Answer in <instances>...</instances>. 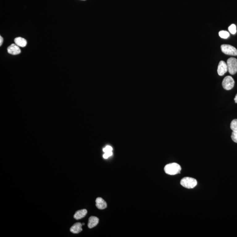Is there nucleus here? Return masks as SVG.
<instances>
[{"mask_svg":"<svg viewBox=\"0 0 237 237\" xmlns=\"http://www.w3.org/2000/svg\"><path fill=\"white\" fill-rule=\"evenodd\" d=\"M181 168L178 164L177 163H172L168 164L164 167V171L167 174L174 175L180 173Z\"/></svg>","mask_w":237,"mask_h":237,"instance_id":"nucleus-1","label":"nucleus"},{"mask_svg":"<svg viewBox=\"0 0 237 237\" xmlns=\"http://www.w3.org/2000/svg\"><path fill=\"white\" fill-rule=\"evenodd\" d=\"M181 185L184 188L188 189H192L195 188L197 185L196 179L192 177H185L182 179Z\"/></svg>","mask_w":237,"mask_h":237,"instance_id":"nucleus-2","label":"nucleus"},{"mask_svg":"<svg viewBox=\"0 0 237 237\" xmlns=\"http://www.w3.org/2000/svg\"><path fill=\"white\" fill-rule=\"evenodd\" d=\"M227 64L228 71L231 74L234 75L237 72V59L235 58H230L227 59Z\"/></svg>","mask_w":237,"mask_h":237,"instance_id":"nucleus-3","label":"nucleus"},{"mask_svg":"<svg viewBox=\"0 0 237 237\" xmlns=\"http://www.w3.org/2000/svg\"><path fill=\"white\" fill-rule=\"evenodd\" d=\"M221 49L223 53L226 55L237 56V49L232 46L229 44H223L221 46Z\"/></svg>","mask_w":237,"mask_h":237,"instance_id":"nucleus-4","label":"nucleus"},{"mask_svg":"<svg viewBox=\"0 0 237 237\" xmlns=\"http://www.w3.org/2000/svg\"><path fill=\"white\" fill-rule=\"evenodd\" d=\"M235 85V81L231 76H227L223 79L222 82V86L226 90H230L233 88Z\"/></svg>","mask_w":237,"mask_h":237,"instance_id":"nucleus-5","label":"nucleus"},{"mask_svg":"<svg viewBox=\"0 0 237 237\" xmlns=\"http://www.w3.org/2000/svg\"><path fill=\"white\" fill-rule=\"evenodd\" d=\"M227 71H228V68H227V63L223 61H220L217 68V73L218 75L220 76H222L227 72Z\"/></svg>","mask_w":237,"mask_h":237,"instance_id":"nucleus-6","label":"nucleus"},{"mask_svg":"<svg viewBox=\"0 0 237 237\" xmlns=\"http://www.w3.org/2000/svg\"><path fill=\"white\" fill-rule=\"evenodd\" d=\"M8 53L12 55H19L21 53V50L19 47L16 44H11L7 49Z\"/></svg>","mask_w":237,"mask_h":237,"instance_id":"nucleus-7","label":"nucleus"},{"mask_svg":"<svg viewBox=\"0 0 237 237\" xmlns=\"http://www.w3.org/2000/svg\"><path fill=\"white\" fill-rule=\"evenodd\" d=\"M97 207L100 210H104L107 207V203L102 198L98 197L96 200Z\"/></svg>","mask_w":237,"mask_h":237,"instance_id":"nucleus-8","label":"nucleus"},{"mask_svg":"<svg viewBox=\"0 0 237 237\" xmlns=\"http://www.w3.org/2000/svg\"><path fill=\"white\" fill-rule=\"evenodd\" d=\"M83 226L82 223H77L71 227L70 231L74 234H78L82 231V227Z\"/></svg>","mask_w":237,"mask_h":237,"instance_id":"nucleus-9","label":"nucleus"},{"mask_svg":"<svg viewBox=\"0 0 237 237\" xmlns=\"http://www.w3.org/2000/svg\"><path fill=\"white\" fill-rule=\"evenodd\" d=\"M99 219L98 217H90L88 220V227L89 228H92L95 227L98 224Z\"/></svg>","mask_w":237,"mask_h":237,"instance_id":"nucleus-10","label":"nucleus"},{"mask_svg":"<svg viewBox=\"0 0 237 237\" xmlns=\"http://www.w3.org/2000/svg\"><path fill=\"white\" fill-rule=\"evenodd\" d=\"M87 213L88 211L85 209L77 211L74 215V218L76 220H80L85 217L87 215Z\"/></svg>","mask_w":237,"mask_h":237,"instance_id":"nucleus-11","label":"nucleus"},{"mask_svg":"<svg viewBox=\"0 0 237 237\" xmlns=\"http://www.w3.org/2000/svg\"><path fill=\"white\" fill-rule=\"evenodd\" d=\"M14 41L16 45L20 47H25L27 44V40L22 37H18L15 38Z\"/></svg>","mask_w":237,"mask_h":237,"instance_id":"nucleus-12","label":"nucleus"},{"mask_svg":"<svg viewBox=\"0 0 237 237\" xmlns=\"http://www.w3.org/2000/svg\"><path fill=\"white\" fill-rule=\"evenodd\" d=\"M230 127L233 131L237 132V119H234L231 121Z\"/></svg>","mask_w":237,"mask_h":237,"instance_id":"nucleus-13","label":"nucleus"},{"mask_svg":"<svg viewBox=\"0 0 237 237\" xmlns=\"http://www.w3.org/2000/svg\"><path fill=\"white\" fill-rule=\"evenodd\" d=\"M219 35L221 38L223 39H227L230 36L229 33L227 31H222L219 32Z\"/></svg>","mask_w":237,"mask_h":237,"instance_id":"nucleus-14","label":"nucleus"},{"mask_svg":"<svg viewBox=\"0 0 237 237\" xmlns=\"http://www.w3.org/2000/svg\"><path fill=\"white\" fill-rule=\"evenodd\" d=\"M229 32L232 34H235L236 33V27L235 24H232L228 27Z\"/></svg>","mask_w":237,"mask_h":237,"instance_id":"nucleus-15","label":"nucleus"},{"mask_svg":"<svg viewBox=\"0 0 237 237\" xmlns=\"http://www.w3.org/2000/svg\"><path fill=\"white\" fill-rule=\"evenodd\" d=\"M231 138L234 142L237 143V132L233 131L232 133Z\"/></svg>","mask_w":237,"mask_h":237,"instance_id":"nucleus-16","label":"nucleus"},{"mask_svg":"<svg viewBox=\"0 0 237 237\" xmlns=\"http://www.w3.org/2000/svg\"><path fill=\"white\" fill-rule=\"evenodd\" d=\"M103 151L104 153L110 152H112V151H113V148H112V147H111V146H107L105 148H103Z\"/></svg>","mask_w":237,"mask_h":237,"instance_id":"nucleus-17","label":"nucleus"},{"mask_svg":"<svg viewBox=\"0 0 237 237\" xmlns=\"http://www.w3.org/2000/svg\"><path fill=\"white\" fill-rule=\"evenodd\" d=\"M113 155V152H107L105 153L103 155V156L104 159H108V158L110 157L111 156Z\"/></svg>","mask_w":237,"mask_h":237,"instance_id":"nucleus-18","label":"nucleus"},{"mask_svg":"<svg viewBox=\"0 0 237 237\" xmlns=\"http://www.w3.org/2000/svg\"><path fill=\"white\" fill-rule=\"evenodd\" d=\"M3 42V38L2 36H0V46H2Z\"/></svg>","mask_w":237,"mask_h":237,"instance_id":"nucleus-19","label":"nucleus"},{"mask_svg":"<svg viewBox=\"0 0 237 237\" xmlns=\"http://www.w3.org/2000/svg\"><path fill=\"white\" fill-rule=\"evenodd\" d=\"M234 100L235 101V102L236 103H237V94L236 95L235 97V98H234Z\"/></svg>","mask_w":237,"mask_h":237,"instance_id":"nucleus-20","label":"nucleus"},{"mask_svg":"<svg viewBox=\"0 0 237 237\" xmlns=\"http://www.w3.org/2000/svg\"><path fill=\"white\" fill-rule=\"evenodd\" d=\"M82 225H85V223H82Z\"/></svg>","mask_w":237,"mask_h":237,"instance_id":"nucleus-21","label":"nucleus"},{"mask_svg":"<svg viewBox=\"0 0 237 237\" xmlns=\"http://www.w3.org/2000/svg\"><path fill=\"white\" fill-rule=\"evenodd\" d=\"M84 1H85V0H84Z\"/></svg>","mask_w":237,"mask_h":237,"instance_id":"nucleus-22","label":"nucleus"}]
</instances>
